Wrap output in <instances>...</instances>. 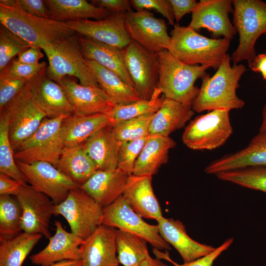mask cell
<instances>
[{"label":"cell","mask_w":266,"mask_h":266,"mask_svg":"<svg viewBox=\"0 0 266 266\" xmlns=\"http://www.w3.org/2000/svg\"><path fill=\"white\" fill-rule=\"evenodd\" d=\"M231 57L228 53L213 75L207 73L202 79L197 96L193 101L192 108L198 113L214 110L239 109L244 101L236 95L239 81L246 71L242 64L231 65Z\"/></svg>","instance_id":"obj_1"},{"label":"cell","mask_w":266,"mask_h":266,"mask_svg":"<svg viewBox=\"0 0 266 266\" xmlns=\"http://www.w3.org/2000/svg\"><path fill=\"white\" fill-rule=\"evenodd\" d=\"M0 22L31 46L40 47L45 54L56 42L76 34L66 22L28 14L15 6V0L11 6L0 3Z\"/></svg>","instance_id":"obj_2"},{"label":"cell","mask_w":266,"mask_h":266,"mask_svg":"<svg viewBox=\"0 0 266 266\" xmlns=\"http://www.w3.org/2000/svg\"><path fill=\"white\" fill-rule=\"evenodd\" d=\"M167 50L182 62L217 69L228 54L230 40L203 36L189 26L175 24Z\"/></svg>","instance_id":"obj_3"},{"label":"cell","mask_w":266,"mask_h":266,"mask_svg":"<svg viewBox=\"0 0 266 266\" xmlns=\"http://www.w3.org/2000/svg\"><path fill=\"white\" fill-rule=\"evenodd\" d=\"M157 53L159 79L156 88L166 98L192 105L200 91V88L195 85V82L205 76L210 67L184 63L167 49Z\"/></svg>","instance_id":"obj_4"},{"label":"cell","mask_w":266,"mask_h":266,"mask_svg":"<svg viewBox=\"0 0 266 266\" xmlns=\"http://www.w3.org/2000/svg\"><path fill=\"white\" fill-rule=\"evenodd\" d=\"M233 25L239 43L231 56L233 65L246 61L249 66L257 56L255 44L266 34V2L261 0H232Z\"/></svg>","instance_id":"obj_5"},{"label":"cell","mask_w":266,"mask_h":266,"mask_svg":"<svg viewBox=\"0 0 266 266\" xmlns=\"http://www.w3.org/2000/svg\"><path fill=\"white\" fill-rule=\"evenodd\" d=\"M46 55L49 62L46 73L50 79L57 82L67 75L72 76L81 85L100 87L83 55L78 34L56 42Z\"/></svg>","instance_id":"obj_6"},{"label":"cell","mask_w":266,"mask_h":266,"mask_svg":"<svg viewBox=\"0 0 266 266\" xmlns=\"http://www.w3.org/2000/svg\"><path fill=\"white\" fill-rule=\"evenodd\" d=\"M63 115L45 118L38 129L23 141L14 152L15 160L26 164L45 162L57 166L64 147L61 134Z\"/></svg>","instance_id":"obj_7"},{"label":"cell","mask_w":266,"mask_h":266,"mask_svg":"<svg viewBox=\"0 0 266 266\" xmlns=\"http://www.w3.org/2000/svg\"><path fill=\"white\" fill-rule=\"evenodd\" d=\"M229 112L214 110L195 118L184 131L183 143L194 150H211L221 146L233 132Z\"/></svg>","instance_id":"obj_8"},{"label":"cell","mask_w":266,"mask_h":266,"mask_svg":"<svg viewBox=\"0 0 266 266\" xmlns=\"http://www.w3.org/2000/svg\"><path fill=\"white\" fill-rule=\"evenodd\" d=\"M34 77L0 111L7 116L9 137L14 152L38 129L46 117L35 102L32 94Z\"/></svg>","instance_id":"obj_9"},{"label":"cell","mask_w":266,"mask_h":266,"mask_svg":"<svg viewBox=\"0 0 266 266\" xmlns=\"http://www.w3.org/2000/svg\"><path fill=\"white\" fill-rule=\"evenodd\" d=\"M59 215L66 220L71 232L85 240L102 224L103 208L78 187L56 205L55 215Z\"/></svg>","instance_id":"obj_10"},{"label":"cell","mask_w":266,"mask_h":266,"mask_svg":"<svg viewBox=\"0 0 266 266\" xmlns=\"http://www.w3.org/2000/svg\"><path fill=\"white\" fill-rule=\"evenodd\" d=\"M102 224L137 235L153 248L165 251L171 249V246L160 235L158 225H151L143 220L123 196L103 208Z\"/></svg>","instance_id":"obj_11"},{"label":"cell","mask_w":266,"mask_h":266,"mask_svg":"<svg viewBox=\"0 0 266 266\" xmlns=\"http://www.w3.org/2000/svg\"><path fill=\"white\" fill-rule=\"evenodd\" d=\"M126 67L134 87L141 99L150 100L159 79L158 53L132 40L124 49Z\"/></svg>","instance_id":"obj_12"},{"label":"cell","mask_w":266,"mask_h":266,"mask_svg":"<svg viewBox=\"0 0 266 266\" xmlns=\"http://www.w3.org/2000/svg\"><path fill=\"white\" fill-rule=\"evenodd\" d=\"M16 162L30 185L48 197L55 205L63 201L72 190L79 187L49 163L36 162L28 164Z\"/></svg>","instance_id":"obj_13"},{"label":"cell","mask_w":266,"mask_h":266,"mask_svg":"<svg viewBox=\"0 0 266 266\" xmlns=\"http://www.w3.org/2000/svg\"><path fill=\"white\" fill-rule=\"evenodd\" d=\"M15 197L22 210L23 232L40 234L49 239L50 221L56 206L52 200L29 185L22 186Z\"/></svg>","instance_id":"obj_14"},{"label":"cell","mask_w":266,"mask_h":266,"mask_svg":"<svg viewBox=\"0 0 266 266\" xmlns=\"http://www.w3.org/2000/svg\"><path fill=\"white\" fill-rule=\"evenodd\" d=\"M233 10L232 0H200L192 12L189 26L196 31L206 29L212 38L222 36L231 41L237 33L229 18Z\"/></svg>","instance_id":"obj_15"},{"label":"cell","mask_w":266,"mask_h":266,"mask_svg":"<svg viewBox=\"0 0 266 266\" xmlns=\"http://www.w3.org/2000/svg\"><path fill=\"white\" fill-rule=\"evenodd\" d=\"M125 25L131 39L146 49L157 53L167 50L171 37L166 22L155 17L149 10L127 13Z\"/></svg>","instance_id":"obj_16"},{"label":"cell","mask_w":266,"mask_h":266,"mask_svg":"<svg viewBox=\"0 0 266 266\" xmlns=\"http://www.w3.org/2000/svg\"><path fill=\"white\" fill-rule=\"evenodd\" d=\"M126 13H112L107 18L100 20H82L66 22L80 35L124 49L132 40L126 28Z\"/></svg>","instance_id":"obj_17"},{"label":"cell","mask_w":266,"mask_h":266,"mask_svg":"<svg viewBox=\"0 0 266 266\" xmlns=\"http://www.w3.org/2000/svg\"><path fill=\"white\" fill-rule=\"evenodd\" d=\"M57 83L64 89L76 115L108 113L117 105L99 87L83 86L66 77Z\"/></svg>","instance_id":"obj_18"},{"label":"cell","mask_w":266,"mask_h":266,"mask_svg":"<svg viewBox=\"0 0 266 266\" xmlns=\"http://www.w3.org/2000/svg\"><path fill=\"white\" fill-rule=\"evenodd\" d=\"M46 68L33 78L31 87L35 102L48 118L73 114V109L63 88L48 77Z\"/></svg>","instance_id":"obj_19"},{"label":"cell","mask_w":266,"mask_h":266,"mask_svg":"<svg viewBox=\"0 0 266 266\" xmlns=\"http://www.w3.org/2000/svg\"><path fill=\"white\" fill-rule=\"evenodd\" d=\"M116 229L101 224L81 246L82 266H119Z\"/></svg>","instance_id":"obj_20"},{"label":"cell","mask_w":266,"mask_h":266,"mask_svg":"<svg viewBox=\"0 0 266 266\" xmlns=\"http://www.w3.org/2000/svg\"><path fill=\"white\" fill-rule=\"evenodd\" d=\"M54 224L56 232L48 244L30 257L33 264L46 266L64 260H81V246L84 240L66 231L60 221H55Z\"/></svg>","instance_id":"obj_21"},{"label":"cell","mask_w":266,"mask_h":266,"mask_svg":"<svg viewBox=\"0 0 266 266\" xmlns=\"http://www.w3.org/2000/svg\"><path fill=\"white\" fill-rule=\"evenodd\" d=\"M251 166H266V133L259 132L244 148L212 161L205 167L204 171L216 175Z\"/></svg>","instance_id":"obj_22"},{"label":"cell","mask_w":266,"mask_h":266,"mask_svg":"<svg viewBox=\"0 0 266 266\" xmlns=\"http://www.w3.org/2000/svg\"><path fill=\"white\" fill-rule=\"evenodd\" d=\"M156 221L162 238L176 250L184 263L205 256L216 248L191 238L187 233L185 226L180 220L163 216Z\"/></svg>","instance_id":"obj_23"},{"label":"cell","mask_w":266,"mask_h":266,"mask_svg":"<svg viewBox=\"0 0 266 266\" xmlns=\"http://www.w3.org/2000/svg\"><path fill=\"white\" fill-rule=\"evenodd\" d=\"M152 176L129 175L122 196L142 218L157 221L163 216L152 187Z\"/></svg>","instance_id":"obj_24"},{"label":"cell","mask_w":266,"mask_h":266,"mask_svg":"<svg viewBox=\"0 0 266 266\" xmlns=\"http://www.w3.org/2000/svg\"><path fill=\"white\" fill-rule=\"evenodd\" d=\"M129 176L118 168L98 170L79 187L103 208L122 196Z\"/></svg>","instance_id":"obj_25"},{"label":"cell","mask_w":266,"mask_h":266,"mask_svg":"<svg viewBox=\"0 0 266 266\" xmlns=\"http://www.w3.org/2000/svg\"><path fill=\"white\" fill-rule=\"evenodd\" d=\"M114 123L109 113L68 116L64 119L61 127L64 146L80 145L99 130L113 126Z\"/></svg>","instance_id":"obj_26"},{"label":"cell","mask_w":266,"mask_h":266,"mask_svg":"<svg viewBox=\"0 0 266 266\" xmlns=\"http://www.w3.org/2000/svg\"><path fill=\"white\" fill-rule=\"evenodd\" d=\"M121 144V142L114 133L112 126L99 130L81 144L85 153L100 170L117 168Z\"/></svg>","instance_id":"obj_27"},{"label":"cell","mask_w":266,"mask_h":266,"mask_svg":"<svg viewBox=\"0 0 266 266\" xmlns=\"http://www.w3.org/2000/svg\"><path fill=\"white\" fill-rule=\"evenodd\" d=\"M79 41L82 52L86 59L95 61L112 71L127 84L134 87L126 67L124 49L80 35Z\"/></svg>","instance_id":"obj_28"},{"label":"cell","mask_w":266,"mask_h":266,"mask_svg":"<svg viewBox=\"0 0 266 266\" xmlns=\"http://www.w3.org/2000/svg\"><path fill=\"white\" fill-rule=\"evenodd\" d=\"M192 105L165 98L160 109L154 114L149 126V135L168 137L183 128L195 114Z\"/></svg>","instance_id":"obj_29"},{"label":"cell","mask_w":266,"mask_h":266,"mask_svg":"<svg viewBox=\"0 0 266 266\" xmlns=\"http://www.w3.org/2000/svg\"><path fill=\"white\" fill-rule=\"evenodd\" d=\"M176 145L170 137L149 135L138 157L133 172L135 175H151L168 161L169 150Z\"/></svg>","instance_id":"obj_30"},{"label":"cell","mask_w":266,"mask_h":266,"mask_svg":"<svg viewBox=\"0 0 266 266\" xmlns=\"http://www.w3.org/2000/svg\"><path fill=\"white\" fill-rule=\"evenodd\" d=\"M50 19L60 22L89 20H100L111 13L85 0H46Z\"/></svg>","instance_id":"obj_31"},{"label":"cell","mask_w":266,"mask_h":266,"mask_svg":"<svg viewBox=\"0 0 266 266\" xmlns=\"http://www.w3.org/2000/svg\"><path fill=\"white\" fill-rule=\"evenodd\" d=\"M86 60L100 88L116 104H129L141 99L135 88L127 84L118 74L95 61Z\"/></svg>","instance_id":"obj_32"},{"label":"cell","mask_w":266,"mask_h":266,"mask_svg":"<svg viewBox=\"0 0 266 266\" xmlns=\"http://www.w3.org/2000/svg\"><path fill=\"white\" fill-rule=\"evenodd\" d=\"M56 167L79 186L98 170L95 164L85 153L81 144L64 147Z\"/></svg>","instance_id":"obj_33"},{"label":"cell","mask_w":266,"mask_h":266,"mask_svg":"<svg viewBox=\"0 0 266 266\" xmlns=\"http://www.w3.org/2000/svg\"><path fill=\"white\" fill-rule=\"evenodd\" d=\"M42 236L22 232L15 236L0 239V266H22Z\"/></svg>","instance_id":"obj_34"},{"label":"cell","mask_w":266,"mask_h":266,"mask_svg":"<svg viewBox=\"0 0 266 266\" xmlns=\"http://www.w3.org/2000/svg\"><path fill=\"white\" fill-rule=\"evenodd\" d=\"M115 240L118 260L123 266H138L150 255L148 242L137 235L116 229Z\"/></svg>","instance_id":"obj_35"},{"label":"cell","mask_w":266,"mask_h":266,"mask_svg":"<svg viewBox=\"0 0 266 266\" xmlns=\"http://www.w3.org/2000/svg\"><path fill=\"white\" fill-rule=\"evenodd\" d=\"M0 173L17 180L23 186L28 185L27 179L15 159L9 137L8 119L2 112L0 113Z\"/></svg>","instance_id":"obj_36"},{"label":"cell","mask_w":266,"mask_h":266,"mask_svg":"<svg viewBox=\"0 0 266 266\" xmlns=\"http://www.w3.org/2000/svg\"><path fill=\"white\" fill-rule=\"evenodd\" d=\"M165 97L156 88L150 100L140 99L126 104H117L109 113L114 124L139 116L154 114L161 107Z\"/></svg>","instance_id":"obj_37"},{"label":"cell","mask_w":266,"mask_h":266,"mask_svg":"<svg viewBox=\"0 0 266 266\" xmlns=\"http://www.w3.org/2000/svg\"><path fill=\"white\" fill-rule=\"evenodd\" d=\"M221 180L266 193V166H251L221 172L215 175Z\"/></svg>","instance_id":"obj_38"},{"label":"cell","mask_w":266,"mask_h":266,"mask_svg":"<svg viewBox=\"0 0 266 266\" xmlns=\"http://www.w3.org/2000/svg\"><path fill=\"white\" fill-rule=\"evenodd\" d=\"M22 232V210L16 197L0 196V239L15 236Z\"/></svg>","instance_id":"obj_39"},{"label":"cell","mask_w":266,"mask_h":266,"mask_svg":"<svg viewBox=\"0 0 266 266\" xmlns=\"http://www.w3.org/2000/svg\"><path fill=\"white\" fill-rule=\"evenodd\" d=\"M154 114L145 115L114 124L112 126V128L116 138L123 143L139 139L149 135V126Z\"/></svg>","instance_id":"obj_40"},{"label":"cell","mask_w":266,"mask_h":266,"mask_svg":"<svg viewBox=\"0 0 266 266\" xmlns=\"http://www.w3.org/2000/svg\"><path fill=\"white\" fill-rule=\"evenodd\" d=\"M31 45L2 25L0 26V72Z\"/></svg>","instance_id":"obj_41"},{"label":"cell","mask_w":266,"mask_h":266,"mask_svg":"<svg viewBox=\"0 0 266 266\" xmlns=\"http://www.w3.org/2000/svg\"><path fill=\"white\" fill-rule=\"evenodd\" d=\"M149 136L121 143L118 154L117 168L129 175L133 174L135 162Z\"/></svg>","instance_id":"obj_42"},{"label":"cell","mask_w":266,"mask_h":266,"mask_svg":"<svg viewBox=\"0 0 266 266\" xmlns=\"http://www.w3.org/2000/svg\"><path fill=\"white\" fill-rule=\"evenodd\" d=\"M0 72V111L30 82L33 77L31 78L16 77L8 73L4 69Z\"/></svg>","instance_id":"obj_43"},{"label":"cell","mask_w":266,"mask_h":266,"mask_svg":"<svg viewBox=\"0 0 266 266\" xmlns=\"http://www.w3.org/2000/svg\"><path fill=\"white\" fill-rule=\"evenodd\" d=\"M233 238H229L227 239L221 245L215 249L207 255L194 261L178 264L174 261L170 257L168 251H165V252H162L156 248H153V252L156 258L160 260H165L171 263L174 266H212L215 261L219 256L225 251H226L233 243Z\"/></svg>","instance_id":"obj_44"},{"label":"cell","mask_w":266,"mask_h":266,"mask_svg":"<svg viewBox=\"0 0 266 266\" xmlns=\"http://www.w3.org/2000/svg\"><path fill=\"white\" fill-rule=\"evenodd\" d=\"M130 2L136 10L154 9L166 18L169 24H175L173 9L169 0H131Z\"/></svg>","instance_id":"obj_45"},{"label":"cell","mask_w":266,"mask_h":266,"mask_svg":"<svg viewBox=\"0 0 266 266\" xmlns=\"http://www.w3.org/2000/svg\"><path fill=\"white\" fill-rule=\"evenodd\" d=\"M46 68V63L44 62L30 65L19 62L14 58L3 69L16 77L31 78Z\"/></svg>","instance_id":"obj_46"},{"label":"cell","mask_w":266,"mask_h":266,"mask_svg":"<svg viewBox=\"0 0 266 266\" xmlns=\"http://www.w3.org/2000/svg\"><path fill=\"white\" fill-rule=\"evenodd\" d=\"M15 5L30 15L50 19L49 10L44 0H16Z\"/></svg>","instance_id":"obj_47"},{"label":"cell","mask_w":266,"mask_h":266,"mask_svg":"<svg viewBox=\"0 0 266 266\" xmlns=\"http://www.w3.org/2000/svg\"><path fill=\"white\" fill-rule=\"evenodd\" d=\"M91 3L111 13H126L133 11L130 0H95Z\"/></svg>","instance_id":"obj_48"},{"label":"cell","mask_w":266,"mask_h":266,"mask_svg":"<svg viewBox=\"0 0 266 266\" xmlns=\"http://www.w3.org/2000/svg\"><path fill=\"white\" fill-rule=\"evenodd\" d=\"M176 22H179L186 14L192 12L198 2L195 0H169Z\"/></svg>","instance_id":"obj_49"},{"label":"cell","mask_w":266,"mask_h":266,"mask_svg":"<svg viewBox=\"0 0 266 266\" xmlns=\"http://www.w3.org/2000/svg\"><path fill=\"white\" fill-rule=\"evenodd\" d=\"M23 186L17 180L0 173V196H14L19 192Z\"/></svg>","instance_id":"obj_50"},{"label":"cell","mask_w":266,"mask_h":266,"mask_svg":"<svg viewBox=\"0 0 266 266\" xmlns=\"http://www.w3.org/2000/svg\"><path fill=\"white\" fill-rule=\"evenodd\" d=\"M41 49L37 46H31L29 49L18 55L17 58L19 62L27 64L34 65L44 56Z\"/></svg>","instance_id":"obj_51"},{"label":"cell","mask_w":266,"mask_h":266,"mask_svg":"<svg viewBox=\"0 0 266 266\" xmlns=\"http://www.w3.org/2000/svg\"><path fill=\"white\" fill-rule=\"evenodd\" d=\"M249 68L254 72H260L266 80V52L257 55Z\"/></svg>","instance_id":"obj_52"},{"label":"cell","mask_w":266,"mask_h":266,"mask_svg":"<svg viewBox=\"0 0 266 266\" xmlns=\"http://www.w3.org/2000/svg\"><path fill=\"white\" fill-rule=\"evenodd\" d=\"M138 266H167L161 260L157 258H152L148 255Z\"/></svg>","instance_id":"obj_53"},{"label":"cell","mask_w":266,"mask_h":266,"mask_svg":"<svg viewBox=\"0 0 266 266\" xmlns=\"http://www.w3.org/2000/svg\"><path fill=\"white\" fill-rule=\"evenodd\" d=\"M46 266H82V264L81 260H64Z\"/></svg>","instance_id":"obj_54"},{"label":"cell","mask_w":266,"mask_h":266,"mask_svg":"<svg viewBox=\"0 0 266 266\" xmlns=\"http://www.w3.org/2000/svg\"><path fill=\"white\" fill-rule=\"evenodd\" d=\"M259 132L266 133V102L262 111V122L259 129Z\"/></svg>","instance_id":"obj_55"}]
</instances>
